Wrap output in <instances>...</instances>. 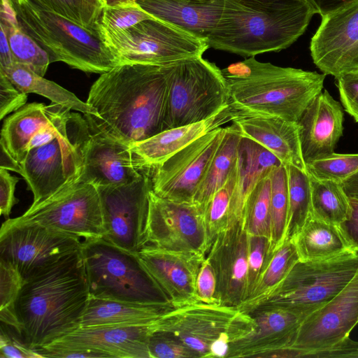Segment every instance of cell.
Listing matches in <instances>:
<instances>
[{"label":"cell","instance_id":"obj_22","mask_svg":"<svg viewBox=\"0 0 358 358\" xmlns=\"http://www.w3.org/2000/svg\"><path fill=\"white\" fill-rule=\"evenodd\" d=\"M137 254L157 287L174 308L200 303L196 282L204 255L149 245Z\"/></svg>","mask_w":358,"mask_h":358},{"label":"cell","instance_id":"obj_59","mask_svg":"<svg viewBox=\"0 0 358 358\" xmlns=\"http://www.w3.org/2000/svg\"><path fill=\"white\" fill-rule=\"evenodd\" d=\"M136 0H102L103 6H113L120 4L135 2Z\"/></svg>","mask_w":358,"mask_h":358},{"label":"cell","instance_id":"obj_36","mask_svg":"<svg viewBox=\"0 0 358 358\" xmlns=\"http://www.w3.org/2000/svg\"><path fill=\"white\" fill-rule=\"evenodd\" d=\"M285 166L287 177L288 215L284 241L293 239L312 213L308 173L292 165Z\"/></svg>","mask_w":358,"mask_h":358},{"label":"cell","instance_id":"obj_6","mask_svg":"<svg viewBox=\"0 0 358 358\" xmlns=\"http://www.w3.org/2000/svg\"><path fill=\"white\" fill-rule=\"evenodd\" d=\"M82 253L91 296L140 303L168 301L137 253L103 238L85 241Z\"/></svg>","mask_w":358,"mask_h":358},{"label":"cell","instance_id":"obj_15","mask_svg":"<svg viewBox=\"0 0 358 358\" xmlns=\"http://www.w3.org/2000/svg\"><path fill=\"white\" fill-rule=\"evenodd\" d=\"M227 130V127H221L207 133L152 168L153 192L173 201L193 203Z\"/></svg>","mask_w":358,"mask_h":358},{"label":"cell","instance_id":"obj_10","mask_svg":"<svg viewBox=\"0 0 358 358\" xmlns=\"http://www.w3.org/2000/svg\"><path fill=\"white\" fill-rule=\"evenodd\" d=\"M4 222L38 225L75 236L84 242L103 236L97 187L78 180L42 202L31 206L23 215L8 218Z\"/></svg>","mask_w":358,"mask_h":358},{"label":"cell","instance_id":"obj_5","mask_svg":"<svg viewBox=\"0 0 358 358\" xmlns=\"http://www.w3.org/2000/svg\"><path fill=\"white\" fill-rule=\"evenodd\" d=\"M13 8L20 27L46 51L50 63L62 62L99 74L119 65L99 30L83 27L27 0H21Z\"/></svg>","mask_w":358,"mask_h":358},{"label":"cell","instance_id":"obj_41","mask_svg":"<svg viewBox=\"0 0 358 358\" xmlns=\"http://www.w3.org/2000/svg\"><path fill=\"white\" fill-rule=\"evenodd\" d=\"M24 282L22 276L12 264L0 259V320L21 337L15 305Z\"/></svg>","mask_w":358,"mask_h":358},{"label":"cell","instance_id":"obj_54","mask_svg":"<svg viewBox=\"0 0 358 358\" xmlns=\"http://www.w3.org/2000/svg\"><path fill=\"white\" fill-rule=\"evenodd\" d=\"M321 17L336 10L355 0H306Z\"/></svg>","mask_w":358,"mask_h":358},{"label":"cell","instance_id":"obj_47","mask_svg":"<svg viewBox=\"0 0 358 358\" xmlns=\"http://www.w3.org/2000/svg\"><path fill=\"white\" fill-rule=\"evenodd\" d=\"M6 324L1 325L0 357L1 358H43L35 349L30 348L17 333L11 332Z\"/></svg>","mask_w":358,"mask_h":358},{"label":"cell","instance_id":"obj_23","mask_svg":"<svg viewBox=\"0 0 358 358\" xmlns=\"http://www.w3.org/2000/svg\"><path fill=\"white\" fill-rule=\"evenodd\" d=\"M255 328L229 345L227 357H275L280 350L292 344L306 317L287 310L258 307L248 313Z\"/></svg>","mask_w":358,"mask_h":358},{"label":"cell","instance_id":"obj_37","mask_svg":"<svg viewBox=\"0 0 358 358\" xmlns=\"http://www.w3.org/2000/svg\"><path fill=\"white\" fill-rule=\"evenodd\" d=\"M243 219L250 236H264L271 241L270 173L261 178L250 192L245 204Z\"/></svg>","mask_w":358,"mask_h":358},{"label":"cell","instance_id":"obj_21","mask_svg":"<svg viewBox=\"0 0 358 358\" xmlns=\"http://www.w3.org/2000/svg\"><path fill=\"white\" fill-rule=\"evenodd\" d=\"M166 315L143 325L80 327L45 347L91 350L106 357L150 358L149 338L164 329Z\"/></svg>","mask_w":358,"mask_h":358},{"label":"cell","instance_id":"obj_35","mask_svg":"<svg viewBox=\"0 0 358 358\" xmlns=\"http://www.w3.org/2000/svg\"><path fill=\"white\" fill-rule=\"evenodd\" d=\"M309 178L312 214L338 227L349 217L351 210L350 198L342 185L319 180L310 174Z\"/></svg>","mask_w":358,"mask_h":358},{"label":"cell","instance_id":"obj_33","mask_svg":"<svg viewBox=\"0 0 358 358\" xmlns=\"http://www.w3.org/2000/svg\"><path fill=\"white\" fill-rule=\"evenodd\" d=\"M11 83L20 91L43 96L51 103H57L83 114L96 115V110L87 102H83L73 92L56 83L49 80L29 68L14 63L10 66L0 68Z\"/></svg>","mask_w":358,"mask_h":358},{"label":"cell","instance_id":"obj_19","mask_svg":"<svg viewBox=\"0 0 358 358\" xmlns=\"http://www.w3.org/2000/svg\"><path fill=\"white\" fill-rule=\"evenodd\" d=\"M315 65L336 78L358 64V0L322 17L310 44Z\"/></svg>","mask_w":358,"mask_h":358},{"label":"cell","instance_id":"obj_26","mask_svg":"<svg viewBox=\"0 0 358 358\" xmlns=\"http://www.w3.org/2000/svg\"><path fill=\"white\" fill-rule=\"evenodd\" d=\"M71 109L51 103H30L7 117L1 131L0 145L20 164L27 153L30 140L39 131L66 124L71 119Z\"/></svg>","mask_w":358,"mask_h":358},{"label":"cell","instance_id":"obj_61","mask_svg":"<svg viewBox=\"0 0 358 358\" xmlns=\"http://www.w3.org/2000/svg\"><path fill=\"white\" fill-rule=\"evenodd\" d=\"M13 7L17 6L20 3L21 0H9Z\"/></svg>","mask_w":358,"mask_h":358},{"label":"cell","instance_id":"obj_49","mask_svg":"<svg viewBox=\"0 0 358 358\" xmlns=\"http://www.w3.org/2000/svg\"><path fill=\"white\" fill-rule=\"evenodd\" d=\"M27 101V94L18 90L11 81L0 72V119L15 112Z\"/></svg>","mask_w":358,"mask_h":358},{"label":"cell","instance_id":"obj_11","mask_svg":"<svg viewBox=\"0 0 358 358\" xmlns=\"http://www.w3.org/2000/svg\"><path fill=\"white\" fill-rule=\"evenodd\" d=\"M88 129L85 116L72 115L68 134L30 150L20 163L35 206L78 180L83 169L81 146Z\"/></svg>","mask_w":358,"mask_h":358},{"label":"cell","instance_id":"obj_52","mask_svg":"<svg viewBox=\"0 0 358 358\" xmlns=\"http://www.w3.org/2000/svg\"><path fill=\"white\" fill-rule=\"evenodd\" d=\"M307 357L358 358V341L348 336L329 348L310 353Z\"/></svg>","mask_w":358,"mask_h":358},{"label":"cell","instance_id":"obj_62","mask_svg":"<svg viewBox=\"0 0 358 358\" xmlns=\"http://www.w3.org/2000/svg\"><path fill=\"white\" fill-rule=\"evenodd\" d=\"M353 70H358V64H357V66H355V68Z\"/></svg>","mask_w":358,"mask_h":358},{"label":"cell","instance_id":"obj_39","mask_svg":"<svg viewBox=\"0 0 358 358\" xmlns=\"http://www.w3.org/2000/svg\"><path fill=\"white\" fill-rule=\"evenodd\" d=\"M271 236L270 254L283 243L288 215L287 177L285 166L273 167L270 172Z\"/></svg>","mask_w":358,"mask_h":358},{"label":"cell","instance_id":"obj_9","mask_svg":"<svg viewBox=\"0 0 358 358\" xmlns=\"http://www.w3.org/2000/svg\"><path fill=\"white\" fill-rule=\"evenodd\" d=\"M101 35L119 65H166L201 57L209 48L205 40L155 17L122 31Z\"/></svg>","mask_w":358,"mask_h":358},{"label":"cell","instance_id":"obj_45","mask_svg":"<svg viewBox=\"0 0 358 358\" xmlns=\"http://www.w3.org/2000/svg\"><path fill=\"white\" fill-rule=\"evenodd\" d=\"M150 358H197V355L169 332L155 331L149 338Z\"/></svg>","mask_w":358,"mask_h":358},{"label":"cell","instance_id":"obj_14","mask_svg":"<svg viewBox=\"0 0 358 358\" xmlns=\"http://www.w3.org/2000/svg\"><path fill=\"white\" fill-rule=\"evenodd\" d=\"M83 243L78 238L41 226L3 222L0 229V259L12 264L25 280L80 250Z\"/></svg>","mask_w":358,"mask_h":358},{"label":"cell","instance_id":"obj_4","mask_svg":"<svg viewBox=\"0 0 358 358\" xmlns=\"http://www.w3.org/2000/svg\"><path fill=\"white\" fill-rule=\"evenodd\" d=\"M315 14L306 0L273 5L225 0L222 17L206 43L210 48L243 57L278 52L305 32Z\"/></svg>","mask_w":358,"mask_h":358},{"label":"cell","instance_id":"obj_46","mask_svg":"<svg viewBox=\"0 0 358 358\" xmlns=\"http://www.w3.org/2000/svg\"><path fill=\"white\" fill-rule=\"evenodd\" d=\"M271 255L270 241L267 238L250 235L248 259V298L254 290Z\"/></svg>","mask_w":358,"mask_h":358},{"label":"cell","instance_id":"obj_44","mask_svg":"<svg viewBox=\"0 0 358 358\" xmlns=\"http://www.w3.org/2000/svg\"><path fill=\"white\" fill-rule=\"evenodd\" d=\"M135 2L113 6H103L98 21L101 33L112 34L128 29L136 24L152 18Z\"/></svg>","mask_w":358,"mask_h":358},{"label":"cell","instance_id":"obj_34","mask_svg":"<svg viewBox=\"0 0 358 358\" xmlns=\"http://www.w3.org/2000/svg\"><path fill=\"white\" fill-rule=\"evenodd\" d=\"M299 260L294 240H285L270 256L250 296L237 308L245 313L256 308L282 282Z\"/></svg>","mask_w":358,"mask_h":358},{"label":"cell","instance_id":"obj_42","mask_svg":"<svg viewBox=\"0 0 358 358\" xmlns=\"http://www.w3.org/2000/svg\"><path fill=\"white\" fill-rule=\"evenodd\" d=\"M306 165L307 172L315 178L342 184L358 171V153L334 152Z\"/></svg>","mask_w":358,"mask_h":358},{"label":"cell","instance_id":"obj_8","mask_svg":"<svg viewBox=\"0 0 358 358\" xmlns=\"http://www.w3.org/2000/svg\"><path fill=\"white\" fill-rule=\"evenodd\" d=\"M357 273L358 252L353 250L328 259L299 260L257 308H278L306 317L334 299Z\"/></svg>","mask_w":358,"mask_h":358},{"label":"cell","instance_id":"obj_30","mask_svg":"<svg viewBox=\"0 0 358 358\" xmlns=\"http://www.w3.org/2000/svg\"><path fill=\"white\" fill-rule=\"evenodd\" d=\"M173 308L168 301L129 302L90 296L81 327L147 324Z\"/></svg>","mask_w":358,"mask_h":358},{"label":"cell","instance_id":"obj_48","mask_svg":"<svg viewBox=\"0 0 358 358\" xmlns=\"http://www.w3.org/2000/svg\"><path fill=\"white\" fill-rule=\"evenodd\" d=\"M336 79L343 109L358 122V70L346 72Z\"/></svg>","mask_w":358,"mask_h":358},{"label":"cell","instance_id":"obj_3","mask_svg":"<svg viewBox=\"0 0 358 358\" xmlns=\"http://www.w3.org/2000/svg\"><path fill=\"white\" fill-rule=\"evenodd\" d=\"M234 111L297 122L324 87L326 75L249 57L221 69Z\"/></svg>","mask_w":358,"mask_h":358},{"label":"cell","instance_id":"obj_60","mask_svg":"<svg viewBox=\"0 0 358 358\" xmlns=\"http://www.w3.org/2000/svg\"><path fill=\"white\" fill-rule=\"evenodd\" d=\"M87 2L90 3L94 7L96 8L99 10H102L103 6L102 0H85Z\"/></svg>","mask_w":358,"mask_h":358},{"label":"cell","instance_id":"obj_57","mask_svg":"<svg viewBox=\"0 0 358 358\" xmlns=\"http://www.w3.org/2000/svg\"><path fill=\"white\" fill-rule=\"evenodd\" d=\"M341 185L350 198L358 200V171L345 180Z\"/></svg>","mask_w":358,"mask_h":358},{"label":"cell","instance_id":"obj_13","mask_svg":"<svg viewBox=\"0 0 358 358\" xmlns=\"http://www.w3.org/2000/svg\"><path fill=\"white\" fill-rule=\"evenodd\" d=\"M255 328L251 315L237 308L196 303L179 308L177 317L167 332L198 357L209 358L210 349L216 343L230 345Z\"/></svg>","mask_w":358,"mask_h":358},{"label":"cell","instance_id":"obj_55","mask_svg":"<svg viewBox=\"0 0 358 358\" xmlns=\"http://www.w3.org/2000/svg\"><path fill=\"white\" fill-rule=\"evenodd\" d=\"M14 64L13 54L4 29L0 27V68Z\"/></svg>","mask_w":358,"mask_h":358},{"label":"cell","instance_id":"obj_58","mask_svg":"<svg viewBox=\"0 0 358 358\" xmlns=\"http://www.w3.org/2000/svg\"><path fill=\"white\" fill-rule=\"evenodd\" d=\"M243 3H254V4H262V5H273L286 3L296 0H237Z\"/></svg>","mask_w":358,"mask_h":358},{"label":"cell","instance_id":"obj_1","mask_svg":"<svg viewBox=\"0 0 358 358\" xmlns=\"http://www.w3.org/2000/svg\"><path fill=\"white\" fill-rule=\"evenodd\" d=\"M172 64V63H171ZM171 64H120L101 74L83 114L98 129L132 145L165 130Z\"/></svg>","mask_w":358,"mask_h":358},{"label":"cell","instance_id":"obj_18","mask_svg":"<svg viewBox=\"0 0 358 358\" xmlns=\"http://www.w3.org/2000/svg\"><path fill=\"white\" fill-rule=\"evenodd\" d=\"M358 323V273L329 302L306 316L288 348L307 357L348 336Z\"/></svg>","mask_w":358,"mask_h":358},{"label":"cell","instance_id":"obj_56","mask_svg":"<svg viewBox=\"0 0 358 358\" xmlns=\"http://www.w3.org/2000/svg\"><path fill=\"white\" fill-rule=\"evenodd\" d=\"M1 168L18 173L22 175V169L21 164L15 161L6 151V150L1 145Z\"/></svg>","mask_w":358,"mask_h":358},{"label":"cell","instance_id":"obj_16","mask_svg":"<svg viewBox=\"0 0 358 358\" xmlns=\"http://www.w3.org/2000/svg\"><path fill=\"white\" fill-rule=\"evenodd\" d=\"M146 245L206 257L208 245L203 213L193 203L163 199L152 189L149 196Z\"/></svg>","mask_w":358,"mask_h":358},{"label":"cell","instance_id":"obj_40","mask_svg":"<svg viewBox=\"0 0 358 358\" xmlns=\"http://www.w3.org/2000/svg\"><path fill=\"white\" fill-rule=\"evenodd\" d=\"M238 169V158L231 173L223 185L213 194L203 212L208 249L217 234L228 227L231 199Z\"/></svg>","mask_w":358,"mask_h":358},{"label":"cell","instance_id":"obj_32","mask_svg":"<svg viewBox=\"0 0 358 358\" xmlns=\"http://www.w3.org/2000/svg\"><path fill=\"white\" fill-rule=\"evenodd\" d=\"M242 138L234 124L227 127L224 137L193 199V203L203 214L213 194L223 185L236 166Z\"/></svg>","mask_w":358,"mask_h":358},{"label":"cell","instance_id":"obj_50","mask_svg":"<svg viewBox=\"0 0 358 358\" xmlns=\"http://www.w3.org/2000/svg\"><path fill=\"white\" fill-rule=\"evenodd\" d=\"M216 278L210 262L205 257L196 282V292L199 301L206 304H219L216 298Z\"/></svg>","mask_w":358,"mask_h":358},{"label":"cell","instance_id":"obj_7","mask_svg":"<svg viewBox=\"0 0 358 358\" xmlns=\"http://www.w3.org/2000/svg\"><path fill=\"white\" fill-rule=\"evenodd\" d=\"M229 106L227 84L215 64L202 56L171 64L165 130L206 120Z\"/></svg>","mask_w":358,"mask_h":358},{"label":"cell","instance_id":"obj_43","mask_svg":"<svg viewBox=\"0 0 358 358\" xmlns=\"http://www.w3.org/2000/svg\"><path fill=\"white\" fill-rule=\"evenodd\" d=\"M40 8L51 11L80 25L99 30L101 11L85 0H27Z\"/></svg>","mask_w":358,"mask_h":358},{"label":"cell","instance_id":"obj_28","mask_svg":"<svg viewBox=\"0 0 358 358\" xmlns=\"http://www.w3.org/2000/svg\"><path fill=\"white\" fill-rule=\"evenodd\" d=\"M232 117L233 110L229 106L206 120L164 130L131 147L145 165L152 169L195 140L231 121Z\"/></svg>","mask_w":358,"mask_h":358},{"label":"cell","instance_id":"obj_24","mask_svg":"<svg viewBox=\"0 0 358 358\" xmlns=\"http://www.w3.org/2000/svg\"><path fill=\"white\" fill-rule=\"evenodd\" d=\"M343 120L341 103L327 90L313 99L297 121L306 164L334 152L343 136Z\"/></svg>","mask_w":358,"mask_h":358},{"label":"cell","instance_id":"obj_53","mask_svg":"<svg viewBox=\"0 0 358 358\" xmlns=\"http://www.w3.org/2000/svg\"><path fill=\"white\" fill-rule=\"evenodd\" d=\"M350 202L351 210L349 217L338 227L350 249L358 252V200L350 198Z\"/></svg>","mask_w":358,"mask_h":358},{"label":"cell","instance_id":"obj_27","mask_svg":"<svg viewBox=\"0 0 358 358\" xmlns=\"http://www.w3.org/2000/svg\"><path fill=\"white\" fill-rule=\"evenodd\" d=\"M152 17L205 40L218 24L225 0H136Z\"/></svg>","mask_w":358,"mask_h":358},{"label":"cell","instance_id":"obj_29","mask_svg":"<svg viewBox=\"0 0 358 358\" xmlns=\"http://www.w3.org/2000/svg\"><path fill=\"white\" fill-rule=\"evenodd\" d=\"M282 164L269 150L243 136L239 149L236 182L231 195L228 227L243 220L248 198L258 182L271 169Z\"/></svg>","mask_w":358,"mask_h":358},{"label":"cell","instance_id":"obj_31","mask_svg":"<svg viewBox=\"0 0 358 358\" xmlns=\"http://www.w3.org/2000/svg\"><path fill=\"white\" fill-rule=\"evenodd\" d=\"M293 240L301 261L328 259L352 250L338 226L312 213Z\"/></svg>","mask_w":358,"mask_h":358},{"label":"cell","instance_id":"obj_25","mask_svg":"<svg viewBox=\"0 0 358 358\" xmlns=\"http://www.w3.org/2000/svg\"><path fill=\"white\" fill-rule=\"evenodd\" d=\"M231 122L243 136L269 150L283 165L289 164L307 171L297 122L277 116L234 110Z\"/></svg>","mask_w":358,"mask_h":358},{"label":"cell","instance_id":"obj_2","mask_svg":"<svg viewBox=\"0 0 358 358\" xmlns=\"http://www.w3.org/2000/svg\"><path fill=\"white\" fill-rule=\"evenodd\" d=\"M90 296L82 249L25 279L15 305L22 339L38 350L74 331Z\"/></svg>","mask_w":358,"mask_h":358},{"label":"cell","instance_id":"obj_17","mask_svg":"<svg viewBox=\"0 0 358 358\" xmlns=\"http://www.w3.org/2000/svg\"><path fill=\"white\" fill-rule=\"evenodd\" d=\"M85 118L88 129L81 146L83 169L79 181L96 187L123 185L150 169L131 145L102 132Z\"/></svg>","mask_w":358,"mask_h":358},{"label":"cell","instance_id":"obj_12","mask_svg":"<svg viewBox=\"0 0 358 358\" xmlns=\"http://www.w3.org/2000/svg\"><path fill=\"white\" fill-rule=\"evenodd\" d=\"M151 169L134 181L97 187L103 217L102 238L115 246L138 253L145 245Z\"/></svg>","mask_w":358,"mask_h":358},{"label":"cell","instance_id":"obj_51","mask_svg":"<svg viewBox=\"0 0 358 358\" xmlns=\"http://www.w3.org/2000/svg\"><path fill=\"white\" fill-rule=\"evenodd\" d=\"M18 180L8 170L0 169V213L5 217H9L13 207L17 203L14 194Z\"/></svg>","mask_w":358,"mask_h":358},{"label":"cell","instance_id":"obj_38","mask_svg":"<svg viewBox=\"0 0 358 358\" xmlns=\"http://www.w3.org/2000/svg\"><path fill=\"white\" fill-rule=\"evenodd\" d=\"M7 36L14 63L26 66L36 73L44 76L50 58L46 52L20 26L0 22Z\"/></svg>","mask_w":358,"mask_h":358},{"label":"cell","instance_id":"obj_20","mask_svg":"<svg viewBox=\"0 0 358 358\" xmlns=\"http://www.w3.org/2000/svg\"><path fill=\"white\" fill-rule=\"evenodd\" d=\"M249 238L243 219L219 233L206 253L215 274L220 305L238 308L248 298Z\"/></svg>","mask_w":358,"mask_h":358}]
</instances>
